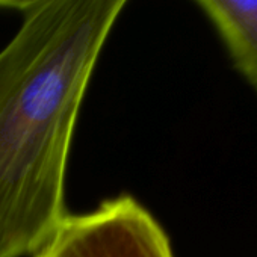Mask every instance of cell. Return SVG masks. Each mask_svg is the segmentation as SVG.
<instances>
[{
    "label": "cell",
    "mask_w": 257,
    "mask_h": 257,
    "mask_svg": "<svg viewBox=\"0 0 257 257\" xmlns=\"http://www.w3.org/2000/svg\"><path fill=\"white\" fill-rule=\"evenodd\" d=\"M128 0H50L0 50V257H34L67 215L79 110Z\"/></svg>",
    "instance_id": "1"
},
{
    "label": "cell",
    "mask_w": 257,
    "mask_h": 257,
    "mask_svg": "<svg viewBox=\"0 0 257 257\" xmlns=\"http://www.w3.org/2000/svg\"><path fill=\"white\" fill-rule=\"evenodd\" d=\"M224 41L237 71L257 92V0H195Z\"/></svg>",
    "instance_id": "3"
},
{
    "label": "cell",
    "mask_w": 257,
    "mask_h": 257,
    "mask_svg": "<svg viewBox=\"0 0 257 257\" xmlns=\"http://www.w3.org/2000/svg\"><path fill=\"white\" fill-rule=\"evenodd\" d=\"M34 257H174L156 218L134 197L118 195L95 210L65 215Z\"/></svg>",
    "instance_id": "2"
},
{
    "label": "cell",
    "mask_w": 257,
    "mask_h": 257,
    "mask_svg": "<svg viewBox=\"0 0 257 257\" xmlns=\"http://www.w3.org/2000/svg\"><path fill=\"white\" fill-rule=\"evenodd\" d=\"M49 2L50 0H0V8L16 10L19 13H23V16H28Z\"/></svg>",
    "instance_id": "4"
}]
</instances>
